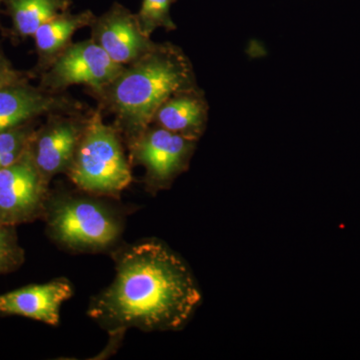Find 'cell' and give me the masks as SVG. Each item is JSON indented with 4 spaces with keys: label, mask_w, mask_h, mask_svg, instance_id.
Segmentation results:
<instances>
[{
    "label": "cell",
    "mask_w": 360,
    "mask_h": 360,
    "mask_svg": "<svg viewBox=\"0 0 360 360\" xmlns=\"http://www.w3.org/2000/svg\"><path fill=\"white\" fill-rule=\"evenodd\" d=\"M115 260V279L87 311L110 338L130 328L179 330L200 307L202 295L193 271L162 241H137L116 251Z\"/></svg>",
    "instance_id": "cell-1"
},
{
    "label": "cell",
    "mask_w": 360,
    "mask_h": 360,
    "mask_svg": "<svg viewBox=\"0 0 360 360\" xmlns=\"http://www.w3.org/2000/svg\"><path fill=\"white\" fill-rule=\"evenodd\" d=\"M110 85V101L134 141L170 97L193 89L191 63L172 45H155Z\"/></svg>",
    "instance_id": "cell-2"
},
{
    "label": "cell",
    "mask_w": 360,
    "mask_h": 360,
    "mask_svg": "<svg viewBox=\"0 0 360 360\" xmlns=\"http://www.w3.org/2000/svg\"><path fill=\"white\" fill-rule=\"evenodd\" d=\"M44 219L56 243L78 252L110 250L123 231L120 213L103 201L85 196H49Z\"/></svg>",
    "instance_id": "cell-3"
},
{
    "label": "cell",
    "mask_w": 360,
    "mask_h": 360,
    "mask_svg": "<svg viewBox=\"0 0 360 360\" xmlns=\"http://www.w3.org/2000/svg\"><path fill=\"white\" fill-rule=\"evenodd\" d=\"M68 172L78 188L92 195L117 198L131 182V170L120 137L98 112L82 130Z\"/></svg>",
    "instance_id": "cell-4"
},
{
    "label": "cell",
    "mask_w": 360,
    "mask_h": 360,
    "mask_svg": "<svg viewBox=\"0 0 360 360\" xmlns=\"http://www.w3.org/2000/svg\"><path fill=\"white\" fill-rule=\"evenodd\" d=\"M47 182L27 148L20 160L0 169V224L16 226L44 219Z\"/></svg>",
    "instance_id": "cell-5"
},
{
    "label": "cell",
    "mask_w": 360,
    "mask_h": 360,
    "mask_svg": "<svg viewBox=\"0 0 360 360\" xmlns=\"http://www.w3.org/2000/svg\"><path fill=\"white\" fill-rule=\"evenodd\" d=\"M195 141L158 127L144 130L131 141V155L146 170L150 191L168 188L186 169Z\"/></svg>",
    "instance_id": "cell-6"
},
{
    "label": "cell",
    "mask_w": 360,
    "mask_h": 360,
    "mask_svg": "<svg viewBox=\"0 0 360 360\" xmlns=\"http://www.w3.org/2000/svg\"><path fill=\"white\" fill-rule=\"evenodd\" d=\"M123 70L124 68L92 39L68 47L54 63L49 82L53 87L86 84L103 89L110 86Z\"/></svg>",
    "instance_id": "cell-7"
},
{
    "label": "cell",
    "mask_w": 360,
    "mask_h": 360,
    "mask_svg": "<svg viewBox=\"0 0 360 360\" xmlns=\"http://www.w3.org/2000/svg\"><path fill=\"white\" fill-rule=\"evenodd\" d=\"M72 295V284L63 277L49 283L30 284L0 295V314L18 315L56 326L61 305Z\"/></svg>",
    "instance_id": "cell-8"
},
{
    "label": "cell",
    "mask_w": 360,
    "mask_h": 360,
    "mask_svg": "<svg viewBox=\"0 0 360 360\" xmlns=\"http://www.w3.org/2000/svg\"><path fill=\"white\" fill-rule=\"evenodd\" d=\"M94 40L120 65L134 63L155 44L142 32L139 20L125 11H113L96 26Z\"/></svg>",
    "instance_id": "cell-9"
},
{
    "label": "cell",
    "mask_w": 360,
    "mask_h": 360,
    "mask_svg": "<svg viewBox=\"0 0 360 360\" xmlns=\"http://www.w3.org/2000/svg\"><path fill=\"white\" fill-rule=\"evenodd\" d=\"M82 130L73 122H59L40 134L32 153L35 165L47 181L53 175L68 172Z\"/></svg>",
    "instance_id": "cell-10"
},
{
    "label": "cell",
    "mask_w": 360,
    "mask_h": 360,
    "mask_svg": "<svg viewBox=\"0 0 360 360\" xmlns=\"http://www.w3.org/2000/svg\"><path fill=\"white\" fill-rule=\"evenodd\" d=\"M158 127L196 141L207 122V105L194 89L170 97L155 116Z\"/></svg>",
    "instance_id": "cell-11"
},
{
    "label": "cell",
    "mask_w": 360,
    "mask_h": 360,
    "mask_svg": "<svg viewBox=\"0 0 360 360\" xmlns=\"http://www.w3.org/2000/svg\"><path fill=\"white\" fill-rule=\"evenodd\" d=\"M58 101L37 90L22 86L0 89V132L15 129L33 116L58 108Z\"/></svg>",
    "instance_id": "cell-12"
},
{
    "label": "cell",
    "mask_w": 360,
    "mask_h": 360,
    "mask_svg": "<svg viewBox=\"0 0 360 360\" xmlns=\"http://www.w3.org/2000/svg\"><path fill=\"white\" fill-rule=\"evenodd\" d=\"M65 0H11L14 26L23 37L34 35L40 26L60 15Z\"/></svg>",
    "instance_id": "cell-13"
},
{
    "label": "cell",
    "mask_w": 360,
    "mask_h": 360,
    "mask_svg": "<svg viewBox=\"0 0 360 360\" xmlns=\"http://www.w3.org/2000/svg\"><path fill=\"white\" fill-rule=\"evenodd\" d=\"M91 20L89 13L52 18L40 26L33 35L37 49L44 54L56 53L65 46L77 30L89 25Z\"/></svg>",
    "instance_id": "cell-14"
},
{
    "label": "cell",
    "mask_w": 360,
    "mask_h": 360,
    "mask_svg": "<svg viewBox=\"0 0 360 360\" xmlns=\"http://www.w3.org/2000/svg\"><path fill=\"white\" fill-rule=\"evenodd\" d=\"M174 0H143L137 20L142 32L150 37L156 28L167 30H175L174 21L170 18V6Z\"/></svg>",
    "instance_id": "cell-15"
},
{
    "label": "cell",
    "mask_w": 360,
    "mask_h": 360,
    "mask_svg": "<svg viewBox=\"0 0 360 360\" xmlns=\"http://www.w3.org/2000/svg\"><path fill=\"white\" fill-rule=\"evenodd\" d=\"M14 226L0 224V274L18 269L25 260V252L18 245Z\"/></svg>",
    "instance_id": "cell-16"
},
{
    "label": "cell",
    "mask_w": 360,
    "mask_h": 360,
    "mask_svg": "<svg viewBox=\"0 0 360 360\" xmlns=\"http://www.w3.org/2000/svg\"><path fill=\"white\" fill-rule=\"evenodd\" d=\"M28 135L22 130L13 129L0 132V169L9 167L27 148Z\"/></svg>",
    "instance_id": "cell-17"
},
{
    "label": "cell",
    "mask_w": 360,
    "mask_h": 360,
    "mask_svg": "<svg viewBox=\"0 0 360 360\" xmlns=\"http://www.w3.org/2000/svg\"><path fill=\"white\" fill-rule=\"evenodd\" d=\"M14 78L15 75L13 71L7 65L6 61L0 58V89L13 85Z\"/></svg>",
    "instance_id": "cell-18"
}]
</instances>
